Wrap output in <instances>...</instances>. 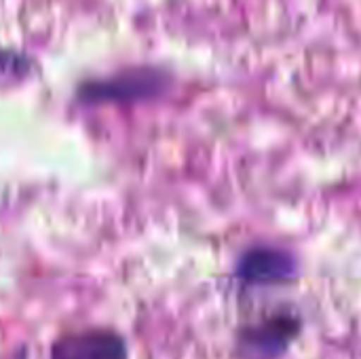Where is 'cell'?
<instances>
[{"label": "cell", "mask_w": 361, "mask_h": 359, "mask_svg": "<svg viewBox=\"0 0 361 359\" xmlns=\"http://www.w3.org/2000/svg\"><path fill=\"white\" fill-rule=\"evenodd\" d=\"M49 359H129V349L116 330L89 328L61 334L51 345Z\"/></svg>", "instance_id": "cell-4"}, {"label": "cell", "mask_w": 361, "mask_h": 359, "mask_svg": "<svg viewBox=\"0 0 361 359\" xmlns=\"http://www.w3.org/2000/svg\"><path fill=\"white\" fill-rule=\"evenodd\" d=\"M173 85L171 72L159 66H133L76 85L74 97L82 106L142 104L163 97Z\"/></svg>", "instance_id": "cell-1"}, {"label": "cell", "mask_w": 361, "mask_h": 359, "mask_svg": "<svg viewBox=\"0 0 361 359\" xmlns=\"http://www.w3.org/2000/svg\"><path fill=\"white\" fill-rule=\"evenodd\" d=\"M302 334V317L292 309L269 313L235 334L237 359H281Z\"/></svg>", "instance_id": "cell-2"}, {"label": "cell", "mask_w": 361, "mask_h": 359, "mask_svg": "<svg viewBox=\"0 0 361 359\" xmlns=\"http://www.w3.org/2000/svg\"><path fill=\"white\" fill-rule=\"evenodd\" d=\"M32 72V59L21 51L0 47V76L23 78Z\"/></svg>", "instance_id": "cell-5"}, {"label": "cell", "mask_w": 361, "mask_h": 359, "mask_svg": "<svg viewBox=\"0 0 361 359\" xmlns=\"http://www.w3.org/2000/svg\"><path fill=\"white\" fill-rule=\"evenodd\" d=\"M298 275H300L298 256L281 245H271V243H256L245 248L233 264L235 281L245 288L290 286L298 279Z\"/></svg>", "instance_id": "cell-3"}]
</instances>
